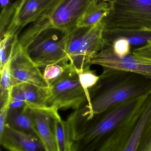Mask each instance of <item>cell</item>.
<instances>
[{
  "mask_svg": "<svg viewBox=\"0 0 151 151\" xmlns=\"http://www.w3.org/2000/svg\"><path fill=\"white\" fill-rule=\"evenodd\" d=\"M92 0H59L45 16L54 28L68 32L76 27Z\"/></svg>",
  "mask_w": 151,
  "mask_h": 151,
  "instance_id": "9c48e42d",
  "label": "cell"
},
{
  "mask_svg": "<svg viewBox=\"0 0 151 151\" xmlns=\"http://www.w3.org/2000/svg\"><path fill=\"white\" fill-rule=\"evenodd\" d=\"M23 93L26 106L29 108H45L48 106L50 95V86L40 87L34 85H20Z\"/></svg>",
  "mask_w": 151,
  "mask_h": 151,
  "instance_id": "e0dca14e",
  "label": "cell"
},
{
  "mask_svg": "<svg viewBox=\"0 0 151 151\" xmlns=\"http://www.w3.org/2000/svg\"><path fill=\"white\" fill-rule=\"evenodd\" d=\"M0 144L5 149L11 151H45L41 141L29 134L17 130L5 124L0 135Z\"/></svg>",
  "mask_w": 151,
  "mask_h": 151,
  "instance_id": "8fae6325",
  "label": "cell"
},
{
  "mask_svg": "<svg viewBox=\"0 0 151 151\" xmlns=\"http://www.w3.org/2000/svg\"><path fill=\"white\" fill-rule=\"evenodd\" d=\"M25 99L21 85L13 86L11 92L9 109H21L26 106Z\"/></svg>",
  "mask_w": 151,
  "mask_h": 151,
  "instance_id": "7402d4cb",
  "label": "cell"
},
{
  "mask_svg": "<svg viewBox=\"0 0 151 151\" xmlns=\"http://www.w3.org/2000/svg\"><path fill=\"white\" fill-rule=\"evenodd\" d=\"M77 72L81 85L86 93L88 99V105L89 108H90L91 100L89 90L97 83L99 79V76L97 75L96 71L91 70L90 68H87L83 71Z\"/></svg>",
  "mask_w": 151,
  "mask_h": 151,
  "instance_id": "ffe728a7",
  "label": "cell"
},
{
  "mask_svg": "<svg viewBox=\"0 0 151 151\" xmlns=\"http://www.w3.org/2000/svg\"><path fill=\"white\" fill-rule=\"evenodd\" d=\"M10 103H9L1 107L0 114V135L3 132L5 124L6 123L7 118L9 109Z\"/></svg>",
  "mask_w": 151,
  "mask_h": 151,
  "instance_id": "4316f807",
  "label": "cell"
},
{
  "mask_svg": "<svg viewBox=\"0 0 151 151\" xmlns=\"http://www.w3.org/2000/svg\"><path fill=\"white\" fill-rule=\"evenodd\" d=\"M53 129L58 151H73V143L71 131L67 120H62L55 111L52 118Z\"/></svg>",
  "mask_w": 151,
  "mask_h": 151,
  "instance_id": "2e32d148",
  "label": "cell"
},
{
  "mask_svg": "<svg viewBox=\"0 0 151 151\" xmlns=\"http://www.w3.org/2000/svg\"><path fill=\"white\" fill-rule=\"evenodd\" d=\"M6 124L17 130L35 137L40 141L30 110L27 106L22 109H9Z\"/></svg>",
  "mask_w": 151,
  "mask_h": 151,
  "instance_id": "4fadbf2b",
  "label": "cell"
},
{
  "mask_svg": "<svg viewBox=\"0 0 151 151\" xmlns=\"http://www.w3.org/2000/svg\"><path fill=\"white\" fill-rule=\"evenodd\" d=\"M17 1L10 6L2 8L1 14V37L7 30L15 10Z\"/></svg>",
  "mask_w": 151,
  "mask_h": 151,
  "instance_id": "603a6c76",
  "label": "cell"
},
{
  "mask_svg": "<svg viewBox=\"0 0 151 151\" xmlns=\"http://www.w3.org/2000/svg\"><path fill=\"white\" fill-rule=\"evenodd\" d=\"M104 32L151 31V0H110Z\"/></svg>",
  "mask_w": 151,
  "mask_h": 151,
  "instance_id": "277c9868",
  "label": "cell"
},
{
  "mask_svg": "<svg viewBox=\"0 0 151 151\" xmlns=\"http://www.w3.org/2000/svg\"><path fill=\"white\" fill-rule=\"evenodd\" d=\"M67 32L52 27L45 17L32 23L19 38V44L40 68L69 63Z\"/></svg>",
  "mask_w": 151,
  "mask_h": 151,
  "instance_id": "3957f363",
  "label": "cell"
},
{
  "mask_svg": "<svg viewBox=\"0 0 151 151\" xmlns=\"http://www.w3.org/2000/svg\"><path fill=\"white\" fill-rule=\"evenodd\" d=\"M87 118L125 101L151 93V79L133 72L103 69L97 83L89 90Z\"/></svg>",
  "mask_w": 151,
  "mask_h": 151,
  "instance_id": "7a4b0ae2",
  "label": "cell"
},
{
  "mask_svg": "<svg viewBox=\"0 0 151 151\" xmlns=\"http://www.w3.org/2000/svg\"><path fill=\"white\" fill-rule=\"evenodd\" d=\"M18 32L7 31L1 37V70L10 60L14 50L19 42Z\"/></svg>",
  "mask_w": 151,
  "mask_h": 151,
  "instance_id": "ac0fdd59",
  "label": "cell"
},
{
  "mask_svg": "<svg viewBox=\"0 0 151 151\" xmlns=\"http://www.w3.org/2000/svg\"><path fill=\"white\" fill-rule=\"evenodd\" d=\"M69 63L63 64H51L44 68L43 76L48 86H51L63 75Z\"/></svg>",
  "mask_w": 151,
  "mask_h": 151,
  "instance_id": "44dd1931",
  "label": "cell"
},
{
  "mask_svg": "<svg viewBox=\"0 0 151 151\" xmlns=\"http://www.w3.org/2000/svg\"><path fill=\"white\" fill-rule=\"evenodd\" d=\"M110 9L109 2L96 1L92 0L77 24V27H90L101 22L108 14Z\"/></svg>",
  "mask_w": 151,
  "mask_h": 151,
  "instance_id": "9a60e30c",
  "label": "cell"
},
{
  "mask_svg": "<svg viewBox=\"0 0 151 151\" xmlns=\"http://www.w3.org/2000/svg\"><path fill=\"white\" fill-rule=\"evenodd\" d=\"M151 120V93L143 104L136 127L124 151H138L144 132Z\"/></svg>",
  "mask_w": 151,
  "mask_h": 151,
  "instance_id": "5bb4252c",
  "label": "cell"
},
{
  "mask_svg": "<svg viewBox=\"0 0 151 151\" xmlns=\"http://www.w3.org/2000/svg\"><path fill=\"white\" fill-rule=\"evenodd\" d=\"M0 70L1 76L0 83V102L1 107L7 103H10L13 86L9 68V62Z\"/></svg>",
  "mask_w": 151,
  "mask_h": 151,
  "instance_id": "d6986e66",
  "label": "cell"
},
{
  "mask_svg": "<svg viewBox=\"0 0 151 151\" xmlns=\"http://www.w3.org/2000/svg\"><path fill=\"white\" fill-rule=\"evenodd\" d=\"M102 23L90 27H75L68 32L66 51L69 62L77 72L90 68L91 59L105 47Z\"/></svg>",
  "mask_w": 151,
  "mask_h": 151,
  "instance_id": "5b68a950",
  "label": "cell"
},
{
  "mask_svg": "<svg viewBox=\"0 0 151 151\" xmlns=\"http://www.w3.org/2000/svg\"><path fill=\"white\" fill-rule=\"evenodd\" d=\"M131 54L139 58L151 61V41L146 45L135 48L131 51Z\"/></svg>",
  "mask_w": 151,
  "mask_h": 151,
  "instance_id": "d4e9b609",
  "label": "cell"
},
{
  "mask_svg": "<svg viewBox=\"0 0 151 151\" xmlns=\"http://www.w3.org/2000/svg\"><path fill=\"white\" fill-rule=\"evenodd\" d=\"M112 47L115 53L120 57L126 56L131 53V45L125 38L116 39L113 42Z\"/></svg>",
  "mask_w": 151,
  "mask_h": 151,
  "instance_id": "cb8c5ba5",
  "label": "cell"
},
{
  "mask_svg": "<svg viewBox=\"0 0 151 151\" xmlns=\"http://www.w3.org/2000/svg\"><path fill=\"white\" fill-rule=\"evenodd\" d=\"M58 1L59 0H17L14 13L6 32L20 33L24 26L45 16Z\"/></svg>",
  "mask_w": 151,
  "mask_h": 151,
  "instance_id": "30bf717a",
  "label": "cell"
},
{
  "mask_svg": "<svg viewBox=\"0 0 151 151\" xmlns=\"http://www.w3.org/2000/svg\"><path fill=\"white\" fill-rule=\"evenodd\" d=\"M93 1H106V2H108L110 0H93Z\"/></svg>",
  "mask_w": 151,
  "mask_h": 151,
  "instance_id": "83f0119b",
  "label": "cell"
},
{
  "mask_svg": "<svg viewBox=\"0 0 151 151\" xmlns=\"http://www.w3.org/2000/svg\"><path fill=\"white\" fill-rule=\"evenodd\" d=\"M13 86L23 83L48 87L40 68L32 60L22 46L17 43L9 61Z\"/></svg>",
  "mask_w": 151,
  "mask_h": 151,
  "instance_id": "ba28073f",
  "label": "cell"
},
{
  "mask_svg": "<svg viewBox=\"0 0 151 151\" xmlns=\"http://www.w3.org/2000/svg\"><path fill=\"white\" fill-rule=\"evenodd\" d=\"M29 108L45 151H58L53 129L52 118L55 111L58 110L49 106Z\"/></svg>",
  "mask_w": 151,
  "mask_h": 151,
  "instance_id": "7c38bea8",
  "label": "cell"
},
{
  "mask_svg": "<svg viewBox=\"0 0 151 151\" xmlns=\"http://www.w3.org/2000/svg\"><path fill=\"white\" fill-rule=\"evenodd\" d=\"M138 151H151V120L144 132Z\"/></svg>",
  "mask_w": 151,
  "mask_h": 151,
  "instance_id": "484cf974",
  "label": "cell"
},
{
  "mask_svg": "<svg viewBox=\"0 0 151 151\" xmlns=\"http://www.w3.org/2000/svg\"><path fill=\"white\" fill-rule=\"evenodd\" d=\"M50 88L47 106L56 110H78L88 104L78 73L69 63L63 75Z\"/></svg>",
  "mask_w": 151,
  "mask_h": 151,
  "instance_id": "8992f818",
  "label": "cell"
},
{
  "mask_svg": "<svg viewBox=\"0 0 151 151\" xmlns=\"http://www.w3.org/2000/svg\"><path fill=\"white\" fill-rule=\"evenodd\" d=\"M91 64L103 69L133 72L151 79V61L137 57L131 53L123 57L116 55L111 46L106 47L90 60Z\"/></svg>",
  "mask_w": 151,
  "mask_h": 151,
  "instance_id": "52a82bcc",
  "label": "cell"
},
{
  "mask_svg": "<svg viewBox=\"0 0 151 151\" xmlns=\"http://www.w3.org/2000/svg\"><path fill=\"white\" fill-rule=\"evenodd\" d=\"M150 94L125 101L91 118H87L88 104L75 110L67 120L74 143L73 151H97L107 136L144 103Z\"/></svg>",
  "mask_w": 151,
  "mask_h": 151,
  "instance_id": "6da1fadb",
  "label": "cell"
}]
</instances>
